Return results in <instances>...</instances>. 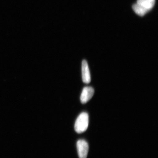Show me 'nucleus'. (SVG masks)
<instances>
[{
  "label": "nucleus",
  "mask_w": 158,
  "mask_h": 158,
  "mask_svg": "<svg viewBox=\"0 0 158 158\" xmlns=\"http://www.w3.org/2000/svg\"><path fill=\"white\" fill-rule=\"evenodd\" d=\"M89 125V116L87 113L83 112L79 115L76 120L74 129L76 132L81 134L88 129Z\"/></svg>",
  "instance_id": "obj_1"
},
{
  "label": "nucleus",
  "mask_w": 158,
  "mask_h": 158,
  "mask_svg": "<svg viewBox=\"0 0 158 158\" xmlns=\"http://www.w3.org/2000/svg\"><path fill=\"white\" fill-rule=\"evenodd\" d=\"M77 147L79 158H87L89 150L88 142L85 140H79L77 142Z\"/></svg>",
  "instance_id": "obj_2"
},
{
  "label": "nucleus",
  "mask_w": 158,
  "mask_h": 158,
  "mask_svg": "<svg viewBox=\"0 0 158 158\" xmlns=\"http://www.w3.org/2000/svg\"><path fill=\"white\" fill-rule=\"evenodd\" d=\"M94 93V90L91 87H86L83 88L81 95V101L82 103L88 102L92 98Z\"/></svg>",
  "instance_id": "obj_3"
},
{
  "label": "nucleus",
  "mask_w": 158,
  "mask_h": 158,
  "mask_svg": "<svg viewBox=\"0 0 158 158\" xmlns=\"http://www.w3.org/2000/svg\"><path fill=\"white\" fill-rule=\"evenodd\" d=\"M82 80L85 84H89L91 81L90 70L88 63L85 60L82 62Z\"/></svg>",
  "instance_id": "obj_4"
},
{
  "label": "nucleus",
  "mask_w": 158,
  "mask_h": 158,
  "mask_svg": "<svg viewBox=\"0 0 158 158\" xmlns=\"http://www.w3.org/2000/svg\"><path fill=\"white\" fill-rule=\"evenodd\" d=\"M137 4L148 11L154 6L155 0H137Z\"/></svg>",
  "instance_id": "obj_5"
},
{
  "label": "nucleus",
  "mask_w": 158,
  "mask_h": 158,
  "mask_svg": "<svg viewBox=\"0 0 158 158\" xmlns=\"http://www.w3.org/2000/svg\"><path fill=\"white\" fill-rule=\"evenodd\" d=\"M132 8L133 10L135 12L136 14L138 15L139 16H144L148 12L146 9L142 8L137 3L133 5Z\"/></svg>",
  "instance_id": "obj_6"
}]
</instances>
